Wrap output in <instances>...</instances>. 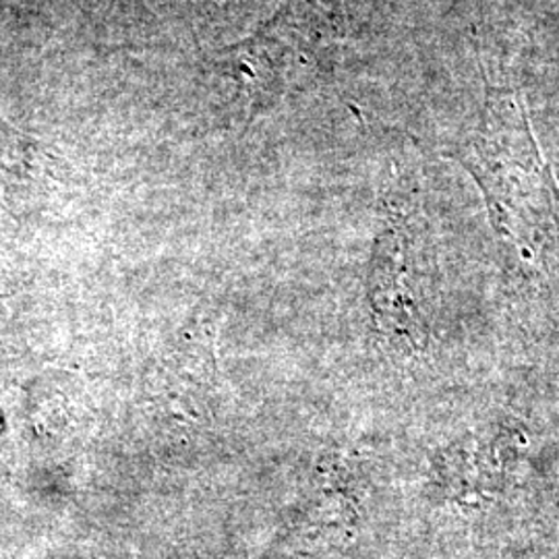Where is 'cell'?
Segmentation results:
<instances>
[{"label":"cell","mask_w":559,"mask_h":559,"mask_svg":"<svg viewBox=\"0 0 559 559\" xmlns=\"http://www.w3.org/2000/svg\"><path fill=\"white\" fill-rule=\"evenodd\" d=\"M456 160L477 180L496 230L524 255L558 239V180L540 154L519 94L487 90L477 127L460 143Z\"/></svg>","instance_id":"obj_1"}]
</instances>
